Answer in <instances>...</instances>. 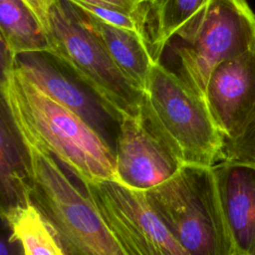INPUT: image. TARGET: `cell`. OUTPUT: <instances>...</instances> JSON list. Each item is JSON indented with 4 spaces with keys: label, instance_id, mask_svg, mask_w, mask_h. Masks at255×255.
Instances as JSON below:
<instances>
[{
    "label": "cell",
    "instance_id": "cell-10",
    "mask_svg": "<svg viewBox=\"0 0 255 255\" xmlns=\"http://www.w3.org/2000/svg\"><path fill=\"white\" fill-rule=\"evenodd\" d=\"M205 101L224 142L237 137L255 116V51L220 63L209 77Z\"/></svg>",
    "mask_w": 255,
    "mask_h": 255
},
{
    "label": "cell",
    "instance_id": "cell-8",
    "mask_svg": "<svg viewBox=\"0 0 255 255\" xmlns=\"http://www.w3.org/2000/svg\"><path fill=\"white\" fill-rule=\"evenodd\" d=\"M19 71L50 98L89 124L114 149L120 122L100 98L49 52L15 56Z\"/></svg>",
    "mask_w": 255,
    "mask_h": 255
},
{
    "label": "cell",
    "instance_id": "cell-6",
    "mask_svg": "<svg viewBox=\"0 0 255 255\" xmlns=\"http://www.w3.org/2000/svg\"><path fill=\"white\" fill-rule=\"evenodd\" d=\"M173 39L176 74L205 100L220 63L255 51V15L245 0H209Z\"/></svg>",
    "mask_w": 255,
    "mask_h": 255
},
{
    "label": "cell",
    "instance_id": "cell-9",
    "mask_svg": "<svg viewBox=\"0 0 255 255\" xmlns=\"http://www.w3.org/2000/svg\"><path fill=\"white\" fill-rule=\"evenodd\" d=\"M115 157L116 179L143 192L169 179L183 165L147 125L141 112L121 121Z\"/></svg>",
    "mask_w": 255,
    "mask_h": 255
},
{
    "label": "cell",
    "instance_id": "cell-21",
    "mask_svg": "<svg viewBox=\"0 0 255 255\" xmlns=\"http://www.w3.org/2000/svg\"><path fill=\"white\" fill-rule=\"evenodd\" d=\"M144 4H149V3H151L153 0H141Z\"/></svg>",
    "mask_w": 255,
    "mask_h": 255
},
{
    "label": "cell",
    "instance_id": "cell-19",
    "mask_svg": "<svg viewBox=\"0 0 255 255\" xmlns=\"http://www.w3.org/2000/svg\"><path fill=\"white\" fill-rule=\"evenodd\" d=\"M0 255H25L21 245L11 236L10 230L3 220L0 241Z\"/></svg>",
    "mask_w": 255,
    "mask_h": 255
},
{
    "label": "cell",
    "instance_id": "cell-5",
    "mask_svg": "<svg viewBox=\"0 0 255 255\" xmlns=\"http://www.w3.org/2000/svg\"><path fill=\"white\" fill-rule=\"evenodd\" d=\"M55 56L86 84L120 123L138 116L143 92L117 66L95 34L87 27L81 11L68 0H55L48 35Z\"/></svg>",
    "mask_w": 255,
    "mask_h": 255
},
{
    "label": "cell",
    "instance_id": "cell-12",
    "mask_svg": "<svg viewBox=\"0 0 255 255\" xmlns=\"http://www.w3.org/2000/svg\"><path fill=\"white\" fill-rule=\"evenodd\" d=\"M32 169L28 147L5 106L0 116L1 211L32 202Z\"/></svg>",
    "mask_w": 255,
    "mask_h": 255
},
{
    "label": "cell",
    "instance_id": "cell-4",
    "mask_svg": "<svg viewBox=\"0 0 255 255\" xmlns=\"http://www.w3.org/2000/svg\"><path fill=\"white\" fill-rule=\"evenodd\" d=\"M28 147L32 202L54 230L66 255H127L86 192L51 154Z\"/></svg>",
    "mask_w": 255,
    "mask_h": 255
},
{
    "label": "cell",
    "instance_id": "cell-2",
    "mask_svg": "<svg viewBox=\"0 0 255 255\" xmlns=\"http://www.w3.org/2000/svg\"><path fill=\"white\" fill-rule=\"evenodd\" d=\"M141 114L183 164L210 167L220 160L224 137L206 101L160 62L151 68Z\"/></svg>",
    "mask_w": 255,
    "mask_h": 255
},
{
    "label": "cell",
    "instance_id": "cell-20",
    "mask_svg": "<svg viewBox=\"0 0 255 255\" xmlns=\"http://www.w3.org/2000/svg\"><path fill=\"white\" fill-rule=\"evenodd\" d=\"M83 1L114 6L129 12L138 11L141 8V6L144 4L141 0H83Z\"/></svg>",
    "mask_w": 255,
    "mask_h": 255
},
{
    "label": "cell",
    "instance_id": "cell-16",
    "mask_svg": "<svg viewBox=\"0 0 255 255\" xmlns=\"http://www.w3.org/2000/svg\"><path fill=\"white\" fill-rule=\"evenodd\" d=\"M1 219L25 255H66L54 230L34 203L3 210Z\"/></svg>",
    "mask_w": 255,
    "mask_h": 255
},
{
    "label": "cell",
    "instance_id": "cell-1",
    "mask_svg": "<svg viewBox=\"0 0 255 255\" xmlns=\"http://www.w3.org/2000/svg\"><path fill=\"white\" fill-rule=\"evenodd\" d=\"M1 71V103L26 144L51 154L81 183L116 179L115 151L109 143L24 76L3 46Z\"/></svg>",
    "mask_w": 255,
    "mask_h": 255
},
{
    "label": "cell",
    "instance_id": "cell-13",
    "mask_svg": "<svg viewBox=\"0 0 255 255\" xmlns=\"http://www.w3.org/2000/svg\"><path fill=\"white\" fill-rule=\"evenodd\" d=\"M81 13L87 27L95 34L117 66L143 92L155 63L147 44L130 31L108 25L82 11Z\"/></svg>",
    "mask_w": 255,
    "mask_h": 255
},
{
    "label": "cell",
    "instance_id": "cell-3",
    "mask_svg": "<svg viewBox=\"0 0 255 255\" xmlns=\"http://www.w3.org/2000/svg\"><path fill=\"white\" fill-rule=\"evenodd\" d=\"M144 196L190 255H237L212 166L183 164Z\"/></svg>",
    "mask_w": 255,
    "mask_h": 255
},
{
    "label": "cell",
    "instance_id": "cell-15",
    "mask_svg": "<svg viewBox=\"0 0 255 255\" xmlns=\"http://www.w3.org/2000/svg\"><path fill=\"white\" fill-rule=\"evenodd\" d=\"M1 45L17 56L30 52H49L47 34L22 0H0Z\"/></svg>",
    "mask_w": 255,
    "mask_h": 255
},
{
    "label": "cell",
    "instance_id": "cell-17",
    "mask_svg": "<svg viewBox=\"0 0 255 255\" xmlns=\"http://www.w3.org/2000/svg\"><path fill=\"white\" fill-rule=\"evenodd\" d=\"M220 160L255 165V116L237 137L224 142Z\"/></svg>",
    "mask_w": 255,
    "mask_h": 255
},
{
    "label": "cell",
    "instance_id": "cell-7",
    "mask_svg": "<svg viewBox=\"0 0 255 255\" xmlns=\"http://www.w3.org/2000/svg\"><path fill=\"white\" fill-rule=\"evenodd\" d=\"M81 184L127 255H190L148 204L143 191L117 179Z\"/></svg>",
    "mask_w": 255,
    "mask_h": 255
},
{
    "label": "cell",
    "instance_id": "cell-14",
    "mask_svg": "<svg viewBox=\"0 0 255 255\" xmlns=\"http://www.w3.org/2000/svg\"><path fill=\"white\" fill-rule=\"evenodd\" d=\"M208 1L153 0L145 4L147 45L154 62H160L167 45Z\"/></svg>",
    "mask_w": 255,
    "mask_h": 255
},
{
    "label": "cell",
    "instance_id": "cell-11",
    "mask_svg": "<svg viewBox=\"0 0 255 255\" xmlns=\"http://www.w3.org/2000/svg\"><path fill=\"white\" fill-rule=\"evenodd\" d=\"M212 168L236 253L255 255V165L219 160Z\"/></svg>",
    "mask_w": 255,
    "mask_h": 255
},
{
    "label": "cell",
    "instance_id": "cell-18",
    "mask_svg": "<svg viewBox=\"0 0 255 255\" xmlns=\"http://www.w3.org/2000/svg\"><path fill=\"white\" fill-rule=\"evenodd\" d=\"M33 12L44 32L49 35L50 15L55 0H22Z\"/></svg>",
    "mask_w": 255,
    "mask_h": 255
}]
</instances>
